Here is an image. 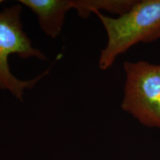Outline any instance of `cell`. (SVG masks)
I'll return each mask as SVG.
<instances>
[{
    "label": "cell",
    "instance_id": "6da1fadb",
    "mask_svg": "<svg viewBox=\"0 0 160 160\" xmlns=\"http://www.w3.org/2000/svg\"><path fill=\"white\" fill-rule=\"evenodd\" d=\"M95 14L102 23L108 43L102 50L99 68L108 69L118 56L138 43H149L160 38V0L137 1L128 11L112 18L99 11Z\"/></svg>",
    "mask_w": 160,
    "mask_h": 160
},
{
    "label": "cell",
    "instance_id": "7a4b0ae2",
    "mask_svg": "<svg viewBox=\"0 0 160 160\" xmlns=\"http://www.w3.org/2000/svg\"><path fill=\"white\" fill-rule=\"evenodd\" d=\"M1 2L2 1L0 0ZM22 10V6L17 4L0 12V88L8 90L22 102L25 90L33 88L42 78L48 74L51 67L31 80L17 79L10 71L8 57L11 54H17L22 59L35 57L47 60L39 49L32 46L31 40L23 31Z\"/></svg>",
    "mask_w": 160,
    "mask_h": 160
},
{
    "label": "cell",
    "instance_id": "3957f363",
    "mask_svg": "<svg viewBox=\"0 0 160 160\" xmlns=\"http://www.w3.org/2000/svg\"><path fill=\"white\" fill-rule=\"evenodd\" d=\"M126 82L121 107L140 123L160 128V64L124 63Z\"/></svg>",
    "mask_w": 160,
    "mask_h": 160
},
{
    "label": "cell",
    "instance_id": "277c9868",
    "mask_svg": "<svg viewBox=\"0 0 160 160\" xmlns=\"http://www.w3.org/2000/svg\"><path fill=\"white\" fill-rule=\"evenodd\" d=\"M19 2L37 16L39 27L52 39L60 34L66 13L73 8V0H20Z\"/></svg>",
    "mask_w": 160,
    "mask_h": 160
},
{
    "label": "cell",
    "instance_id": "5b68a950",
    "mask_svg": "<svg viewBox=\"0 0 160 160\" xmlns=\"http://www.w3.org/2000/svg\"><path fill=\"white\" fill-rule=\"evenodd\" d=\"M137 0H73V8L80 17L87 19L91 13L104 10L122 15L129 11Z\"/></svg>",
    "mask_w": 160,
    "mask_h": 160
}]
</instances>
